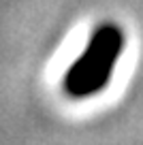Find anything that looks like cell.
Segmentation results:
<instances>
[{
    "instance_id": "cell-1",
    "label": "cell",
    "mask_w": 143,
    "mask_h": 145,
    "mask_svg": "<svg viewBox=\"0 0 143 145\" xmlns=\"http://www.w3.org/2000/svg\"><path fill=\"white\" fill-rule=\"evenodd\" d=\"M126 45V36L117 24H100L92 32L85 49L77 56L64 75L62 88L71 98L83 100L100 94L109 86Z\"/></svg>"
}]
</instances>
